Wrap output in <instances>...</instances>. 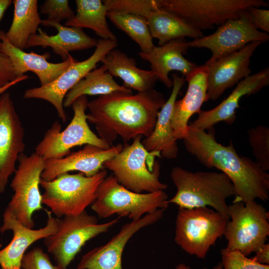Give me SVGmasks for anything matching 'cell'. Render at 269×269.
I'll return each mask as SVG.
<instances>
[{"instance_id": "6da1fadb", "label": "cell", "mask_w": 269, "mask_h": 269, "mask_svg": "<svg viewBox=\"0 0 269 269\" xmlns=\"http://www.w3.org/2000/svg\"><path fill=\"white\" fill-rule=\"evenodd\" d=\"M165 102L164 94L154 89L135 94L114 92L88 102L87 120L105 142L111 145L119 136L126 143L151 134Z\"/></svg>"}, {"instance_id": "7a4b0ae2", "label": "cell", "mask_w": 269, "mask_h": 269, "mask_svg": "<svg viewBox=\"0 0 269 269\" xmlns=\"http://www.w3.org/2000/svg\"><path fill=\"white\" fill-rule=\"evenodd\" d=\"M208 131L189 125L183 139L186 150L204 166L218 169L229 178L235 190L233 202L268 200L269 174L255 161L238 154L231 140L228 145L219 143L214 128Z\"/></svg>"}, {"instance_id": "3957f363", "label": "cell", "mask_w": 269, "mask_h": 269, "mask_svg": "<svg viewBox=\"0 0 269 269\" xmlns=\"http://www.w3.org/2000/svg\"><path fill=\"white\" fill-rule=\"evenodd\" d=\"M171 179L176 187L170 203L179 208L192 209L211 207L229 218L226 200L235 196L233 184L223 172L190 171L179 166L170 172Z\"/></svg>"}, {"instance_id": "277c9868", "label": "cell", "mask_w": 269, "mask_h": 269, "mask_svg": "<svg viewBox=\"0 0 269 269\" xmlns=\"http://www.w3.org/2000/svg\"><path fill=\"white\" fill-rule=\"evenodd\" d=\"M142 137H135L130 144L125 143L119 153L105 162L103 168L111 171L119 183L133 192L164 190L167 185L160 181V165L155 160L161 155L147 151Z\"/></svg>"}, {"instance_id": "5b68a950", "label": "cell", "mask_w": 269, "mask_h": 269, "mask_svg": "<svg viewBox=\"0 0 269 269\" xmlns=\"http://www.w3.org/2000/svg\"><path fill=\"white\" fill-rule=\"evenodd\" d=\"M106 176L107 170L102 169L91 176L65 173L51 181L41 178L40 186L44 190L42 203L59 218L78 215L95 200L98 188Z\"/></svg>"}, {"instance_id": "8992f818", "label": "cell", "mask_w": 269, "mask_h": 269, "mask_svg": "<svg viewBox=\"0 0 269 269\" xmlns=\"http://www.w3.org/2000/svg\"><path fill=\"white\" fill-rule=\"evenodd\" d=\"M168 200L164 190L134 192L119 183L112 174L100 184L91 208L101 218L116 214L136 220L158 209L165 210L169 205Z\"/></svg>"}, {"instance_id": "52a82bcc", "label": "cell", "mask_w": 269, "mask_h": 269, "mask_svg": "<svg viewBox=\"0 0 269 269\" xmlns=\"http://www.w3.org/2000/svg\"><path fill=\"white\" fill-rule=\"evenodd\" d=\"M229 218L209 207L178 208L174 241L184 252L205 258L210 248L224 236Z\"/></svg>"}, {"instance_id": "ba28073f", "label": "cell", "mask_w": 269, "mask_h": 269, "mask_svg": "<svg viewBox=\"0 0 269 269\" xmlns=\"http://www.w3.org/2000/svg\"><path fill=\"white\" fill-rule=\"evenodd\" d=\"M88 103L87 96L79 97L71 106L74 115L67 127L61 130L60 124L55 121L46 131L35 151L44 161L64 157L77 146L92 144L105 149L111 146L90 129L85 112Z\"/></svg>"}, {"instance_id": "9c48e42d", "label": "cell", "mask_w": 269, "mask_h": 269, "mask_svg": "<svg viewBox=\"0 0 269 269\" xmlns=\"http://www.w3.org/2000/svg\"><path fill=\"white\" fill-rule=\"evenodd\" d=\"M229 219L224 236L226 248L246 256L258 251L269 236V211L255 200L233 202L228 206Z\"/></svg>"}, {"instance_id": "30bf717a", "label": "cell", "mask_w": 269, "mask_h": 269, "mask_svg": "<svg viewBox=\"0 0 269 269\" xmlns=\"http://www.w3.org/2000/svg\"><path fill=\"white\" fill-rule=\"evenodd\" d=\"M57 220V232L45 238L44 242L56 265L61 269H67L88 241L107 232L119 221L117 218L99 224L97 218L86 210L78 215L65 216Z\"/></svg>"}, {"instance_id": "8fae6325", "label": "cell", "mask_w": 269, "mask_h": 269, "mask_svg": "<svg viewBox=\"0 0 269 269\" xmlns=\"http://www.w3.org/2000/svg\"><path fill=\"white\" fill-rule=\"evenodd\" d=\"M157 3L201 31L238 17L251 7L269 5L264 0H157Z\"/></svg>"}, {"instance_id": "7c38bea8", "label": "cell", "mask_w": 269, "mask_h": 269, "mask_svg": "<svg viewBox=\"0 0 269 269\" xmlns=\"http://www.w3.org/2000/svg\"><path fill=\"white\" fill-rule=\"evenodd\" d=\"M18 161L10 183L14 194L7 207L23 226L32 229L33 214L43 209L39 186L45 161L35 152L30 155L23 153Z\"/></svg>"}, {"instance_id": "4fadbf2b", "label": "cell", "mask_w": 269, "mask_h": 269, "mask_svg": "<svg viewBox=\"0 0 269 269\" xmlns=\"http://www.w3.org/2000/svg\"><path fill=\"white\" fill-rule=\"evenodd\" d=\"M117 45V40L99 39L94 52L89 58L82 61L76 60L52 82L26 90L23 98L38 99L50 103L55 108L59 118L65 123L67 117L63 101L67 93L88 73L95 69L97 63Z\"/></svg>"}, {"instance_id": "5bb4252c", "label": "cell", "mask_w": 269, "mask_h": 269, "mask_svg": "<svg viewBox=\"0 0 269 269\" xmlns=\"http://www.w3.org/2000/svg\"><path fill=\"white\" fill-rule=\"evenodd\" d=\"M246 11L238 17L227 20L213 33L187 41L189 47L210 50L212 55L205 63L209 64L251 42L269 41V34L256 29Z\"/></svg>"}, {"instance_id": "9a60e30c", "label": "cell", "mask_w": 269, "mask_h": 269, "mask_svg": "<svg viewBox=\"0 0 269 269\" xmlns=\"http://www.w3.org/2000/svg\"><path fill=\"white\" fill-rule=\"evenodd\" d=\"M24 129L9 92L0 95V193L6 187L8 179L25 148Z\"/></svg>"}, {"instance_id": "2e32d148", "label": "cell", "mask_w": 269, "mask_h": 269, "mask_svg": "<svg viewBox=\"0 0 269 269\" xmlns=\"http://www.w3.org/2000/svg\"><path fill=\"white\" fill-rule=\"evenodd\" d=\"M164 210L158 209L124 225L108 243L84 255L77 269H123V253L128 242L139 230L159 220Z\"/></svg>"}, {"instance_id": "e0dca14e", "label": "cell", "mask_w": 269, "mask_h": 269, "mask_svg": "<svg viewBox=\"0 0 269 269\" xmlns=\"http://www.w3.org/2000/svg\"><path fill=\"white\" fill-rule=\"evenodd\" d=\"M46 225L33 230L23 226L7 207L3 215V224L0 231L3 233L11 230L13 237L10 242L0 251V269H22L21 261L27 248L34 242L54 233L58 229V220L47 211Z\"/></svg>"}, {"instance_id": "ac0fdd59", "label": "cell", "mask_w": 269, "mask_h": 269, "mask_svg": "<svg viewBox=\"0 0 269 269\" xmlns=\"http://www.w3.org/2000/svg\"><path fill=\"white\" fill-rule=\"evenodd\" d=\"M261 43L251 42L212 63H205L208 67L207 101L217 100L227 89L251 75V59Z\"/></svg>"}, {"instance_id": "d6986e66", "label": "cell", "mask_w": 269, "mask_h": 269, "mask_svg": "<svg viewBox=\"0 0 269 269\" xmlns=\"http://www.w3.org/2000/svg\"><path fill=\"white\" fill-rule=\"evenodd\" d=\"M269 85L268 67L241 80L227 98L212 109L201 110L198 113L197 119L189 125L205 131L214 128L215 125L221 122L232 124L236 119V110L240 107L241 98L255 94Z\"/></svg>"}, {"instance_id": "ffe728a7", "label": "cell", "mask_w": 269, "mask_h": 269, "mask_svg": "<svg viewBox=\"0 0 269 269\" xmlns=\"http://www.w3.org/2000/svg\"><path fill=\"white\" fill-rule=\"evenodd\" d=\"M123 146L118 143L105 149L86 144L82 149L70 152L64 157L45 161L41 178L51 181L62 174L72 171H78L86 176H93L104 169L105 162L119 153Z\"/></svg>"}, {"instance_id": "44dd1931", "label": "cell", "mask_w": 269, "mask_h": 269, "mask_svg": "<svg viewBox=\"0 0 269 269\" xmlns=\"http://www.w3.org/2000/svg\"><path fill=\"white\" fill-rule=\"evenodd\" d=\"M208 67L205 64L197 66L185 77L188 87L183 98L174 103L171 124L176 140L183 139L187 135L189 120L199 113L204 102L207 101Z\"/></svg>"}, {"instance_id": "7402d4cb", "label": "cell", "mask_w": 269, "mask_h": 269, "mask_svg": "<svg viewBox=\"0 0 269 269\" xmlns=\"http://www.w3.org/2000/svg\"><path fill=\"white\" fill-rule=\"evenodd\" d=\"M0 39L1 52L9 58L16 76L19 77L31 71L38 78L40 86L52 82L76 60L69 54L68 58L62 62H50L47 60L50 57L49 53L39 54L18 49L10 43L2 30H0Z\"/></svg>"}, {"instance_id": "603a6c76", "label": "cell", "mask_w": 269, "mask_h": 269, "mask_svg": "<svg viewBox=\"0 0 269 269\" xmlns=\"http://www.w3.org/2000/svg\"><path fill=\"white\" fill-rule=\"evenodd\" d=\"M189 48L186 39L181 38L161 46H154L149 52H139V55L150 63L151 70L157 79L170 88L173 85V81L168 76L170 71H179L185 78L197 66L183 56Z\"/></svg>"}, {"instance_id": "cb8c5ba5", "label": "cell", "mask_w": 269, "mask_h": 269, "mask_svg": "<svg viewBox=\"0 0 269 269\" xmlns=\"http://www.w3.org/2000/svg\"><path fill=\"white\" fill-rule=\"evenodd\" d=\"M41 24L55 28L57 33L49 35L39 28L37 33L29 38L25 49L35 46L49 47L65 61L70 51L88 49L96 47L97 44L98 40L87 35L81 28L67 26L47 19L42 20Z\"/></svg>"}, {"instance_id": "d4e9b609", "label": "cell", "mask_w": 269, "mask_h": 269, "mask_svg": "<svg viewBox=\"0 0 269 269\" xmlns=\"http://www.w3.org/2000/svg\"><path fill=\"white\" fill-rule=\"evenodd\" d=\"M173 88L168 99L159 110L154 129L151 134L141 140V143L148 152L160 153L166 159L177 157L178 148L177 140L173 135L171 124L173 108L177 97L185 80L176 74H172Z\"/></svg>"}, {"instance_id": "484cf974", "label": "cell", "mask_w": 269, "mask_h": 269, "mask_svg": "<svg viewBox=\"0 0 269 269\" xmlns=\"http://www.w3.org/2000/svg\"><path fill=\"white\" fill-rule=\"evenodd\" d=\"M101 62L113 77L120 78L123 81V85L125 87L137 92L154 89L158 80L151 70L138 68L134 59L117 49L110 51Z\"/></svg>"}, {"instance_id": "4316f807", "label": "cell", "mask_w": 269, "mask_h": 269, "mask_svg": "<svg viewBox=\"0 0 269 269\" xmlns=\"http://www.w3.org/2000/svg\"><path fill=\"white\" fill-rule=\"evenodd\" d=\"M146 19L151 36L158 40L159 46L178 38L194 39L203 36L201 30L184 18L159 7L152 10Z\"/></svg>"}, {"instance_id": "83f0119b", "label": "cell", "mask_w": 269, "mask_h": 269, "mask_svg": "<svg viewBox=\"0 0 269 269\" xmlns=\"http://www.w3.org/2000/svg\"><path fill=\"white\" fill-rule=\"evenodd\" d=\"M11 24L5 32L8 41L15 47L24 50L32 35L36 33L41 24L37 0H14Z\"/></svg>"}, {"instance_id": "f1b7e54d", "label": "cell", "mask_w": 269, "mask_h": 269, "mask_svg": "<svg viewBox=\"0 0 269 269\" xmlns=\"http://www.w3.org/2000/svg\"><path fill=\"white\" fill-rule=\"evenodd\" d=\"M76 13L65 22V26L93 30L103 39L117 40L107 21L108 10L101 0H76Z\"/></svg>"}, {"instance_id": "f546056e", "label": "cell", "mask_w": 269, "mask_h": 269, "mask_svg": "<svg viewBox=\"0 0 269 269\" xmlns=\"http://www.w3.org/2000/svg\"><path fill=\"white\" fill-rule=\"evenodd\" d=\"M113 77L103 64L99 68L94 69L67 93L64 99L63 107L71 106L77 99L82 96H100L117 91L132 93V90L118 84Z\"/></svg>"}, {"instance_id": "4dcf8cb0", "label": "cell", "mask_w": 269, "mask_h": 269, "mask_svg": "<svg viewBox=\"0 0 269 269\" xmlns=\"http://www.w3.org/2000/svg\"><path fill=\"white\" fill-rule=\"evenodd\" d=\"M107 17L119 29L125 32L139 46L140 51L149 52L155 46L146 19L141 16L108 12Z\"/></svg>"}, {"instance_id": "1f68e13d", "label": "cell", "mask_w": 269, "mask_h": 269, "mask_svg": "<svg viewBox=\"0 0 269 269\" xmlns=\"http://www.w3.org/2000/svg\"><path fill=\"white\" fill-rule=\"evenodd\" d=\"M247 133L255 161L267 172L269 170V128L259 125L248 130Z\"/></svg>"}, {"instance_id": "d6a6232c", "label": "cell", "mask_w": 269, "mask_h": 269, "mask_svg": "<svg viewBox=\"0 0 269 269\" xmlns=\"http://www.w3.org/2000/svg\"><path fill=\"white\" fill-rule=\"evenodd\" d=\"M108 12L135 14L145 19L153 9L159 7L157 0H104Z\"/></svg>"}, {"instance_id": "836d02e7", "label": "cell", "mask_w": 269, "mask_h": 269, "mask_svg": "<svg viewBox=\"0 0 269 269\" xmlns=\"http://www.w3.org/2000/svg\"><path fill=\"white\" fill-rule=\"evenodd\" d=\"M221 254L223 269H269V265L261 264L238 251L225 248Z\"/></svg>"}, {"instance_id": "e575fe53", "label": "cell", "mask_w": 269, "mask_h": 269, "mask_svg": "<svg viewBox=\"0 0 269 269\" xmlns=\"http://www.w3.org/2000/svg\"><path fill=\"white\" fill-rule=\"evenodd\" d=\"M40 13L47 16V20L59 23L74 15L67 0H46L40 6Z\"/></svg>"}, {"instance_id": "d590c367", "label": "cell", "mask_w": 269, "mask_h": 269, "mask_svg": "<svg viewBox=\"0 0 269 269\" xmlns=\"http://www.w3.org/2000/svg\"><path fill=\"white\" fill-rule=\"evenodd\" d=\"M22 269H61L54 265L48 255L39 247L25 253L21 261Z\"/></svg>"}, {"instance_id": "8d00e7d4", "label": "cell", "mask_w": 269, "mask_h": 269, "mask_svg": "<svg viewBox=\"0 0 269 269\" xmlns=\"http://www.w3.org/2000/svg\"><path fill=\"white\" fill-rule=\"evenodd\" d=\"M246 13L254 27L261 29L267 33H269V10L257 7H251L246 11Z\"/></svg>"}, {"instance_id": "74e56055", "label": "cell", "mask_w": 269, "mask_h": 269, "mask_svg": "<svg viewBox=\"0 0 269 269\" xmlns=\"http://www.w3.org/2000/svg\"><path fill=\"white\" fill-rule=\"evenodd\" d=\"M17 77L9 58L0 52V88L6 85Z\"/></svg>"}, {"instance_id": "f35d334b", "label": "cell", "mask_w": 269, "mask_h": 269, "mask_svg": "<svg viewBox=\"0 0 269 269\" xmlns=\"http://www.w3.org/2000/svg\"><path fill=\"white\" fill-rule=\"evenodd\" d=\"M252 259L263 265H269V244H265L258 251Z\"/></svg>"}, {"instance_id": "ab89813d", "label": "cell", "mask_w": 269, "mask_h": 269, "mask_svg": "<svg viewBox=\"0 0 269 269\" xmlns=\"http://www.w3.org/2000/svg\"><path fill=\"white\" fill-rule=\"evenodd\" d=\"M29 78V76L26 75H23L22 76L17 77L14 80L11 81L6 85L4 86L3 87L0 88V95L5 92L8 89H9L11 87L14 86L17 83L21 82L23 81H24L27 79Z\"/></svg>"}, {"instance_id": "60d3db41", "label": "cell", "mask_w": 269, "mask_h": 269, "mask_svg": "<svg viewBox=\"0 0 269 269\" xmlns=\"http://www.w3.org/2000/svg\"><path fill=\"white\" fill-rule=\"evenodd\" d=\"M12 3L11 0H0V21L2 18L5 11ZM1 42L0 39V52H1Z\"/></svg>"}, {"instance_id": "b9f144b4", "label": "cell", "mask_w": 269, "mask_h": 269, "mask_svg": "<svg viewBox=\"0 0 269 269\" xmlns=\"http://www.w3.org/2000/svg\"><path fill=\"white\" fill-rule=\"evenodd\" d=\"M176 269H191L190 267L184 263H180L176 266Z\"/></svg>"}, {"instance_id": "7bdbcfd3", "label": "cell", "mask_w": 269, "mask_h": 269, "mask_svg": "<svg viewBox=\"0 0 269 269\" xmlns=\"http://www.w3.org/2000/svg\"><path fill=\"white\" fill-rule=\"evenodd\" d=\"M203 269H208L207 268H204ZM212 269H223V266L221 262H219Z\"/></svg>"}]
</instances>
